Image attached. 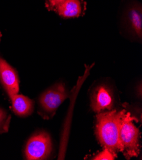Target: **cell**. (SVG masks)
I'll use <instances>...</instances> for the list:
<instances>
[{"instance_id": "1", "label": "cell", "mask_w": 142, "mask_h": 160, "mask_svg": "<svg viewBox=\"0 0 142 160\" xmlns=\"http://www.w3.org/2000/svg\"><path fill=\"white\" fill-rule=\"evenodd\" d=\"M125 110L103 111L96 115L95 132L97 138L103 148H106L115 154L122 152L120 140L121 120Z\"/></svg>"}, {"instance_id": "2", "label": "cell", "mask_w": 142, "mask_h": 160, "mask_svg": "<svg viewBox=\"0 0 142 160\" xmlns=\"http://www.w3.org/2000/svg\"><path fill=\"white\" fill-rule=\"evenodd\" d=\"M120 18L123 31L132 40H142V5L138 0H122Z\"/></svg>"}, {"instance_id": "3", "label": "cell", "mask_w": 142, "mask_h": 160, "mask_svg": "<svg viewBox=\"0 0 142 160\" xmlns=\"http://www.w3.org/2000/svg\"><path fill=\"white\" fill-rule=\"evenodd\" d=\"M134 121H138L137 118L125 110L121 120L120 140L122 146V152L128 159L138 156L140 151V132Z\"/></svg>"}, {"instance_id": "4", "label": "cell", "mask_w": 142, "mask_h": 160, "mask_svg": "<svg viewBox=\"0 0 142 160\" xmlns=\"http://www.w3.org/2000/svg\"><path fill=\"white\" fill-rule=\"evenodd\" d=\"M63 83H57L44 91L39 98V114L44 119L52 118L59 106L68 97Z\"/></svg>"}, {"instance_id": "5", "label": "cell", "mask_w": 142, "mask_h": 160, "mask_svg": "<svg viewBox=\"0 0 142 160\" xmlns=\"http://www.w3.org/2000/svg\"><path fill=\"white\" fill-rule=\"evenodd\" d=\"M52 150L51 137L46 132L34 134L27 141L25 155L27 159L40 160L48 158Z\"/></svg>"}, {"instance_id": "6", "label": "cell", "mask_w": 142, "mask_h": 160, "mask_svg": "<svg viewBox=\"0 0 142 160\" xmlns=\"http://www.w3.org/2000/svg\"><path fill=\"white\" fill-rule=\"evenodd\" d=\"M115 96L113 89L106 84H100L94 89L91 95V107L96 113L114 109Z\"/></svg>"}, {"instance_id": "7", "label": "cell", "mask_w": 142, "mask_h": 160, "mask_svg": "<svg viewBox=\"0 0 142 160\" xmlns=\"http://www.w3.org/2000/svg\"><path fill=\"white\" fill-rule=\"evenodd\" d=\"M0 82L10 97L19 91V80L17 71L0 58Z\"/></svg>"}, {"instance_id": "8", "label": "cell", "mask_w": 142, "mask_h": 160, "mask_svg": "<svg viewBox=\"0 0 142 160\" xmlns=\"http://www.w3.org/2000/svg\"><path fill=\"white\" fill-rule=\"evenodd\" d=\"M55 10L62 18H75L83 13L84 5L82 0H65L55 8Z\"/></svg>"}, {"instance_id": "9", "label": "cell", "mask_w": 142, "mask_h": 160, "mask_svg": "<svg viewBox=\"0 0 142 160\" xmlns=\"http://www.w3.org/2000/svg\"><path fill=\"white\" fill-rule=\"evenodd\" d=\"M10 98L12 100V109L15 114L21 117H27L33 113L34 103L28 97L17 93Z\"/></svg>"}, {"instance_id": "10", "label": "cell", "mask_w": 142, "mask_h": 160, "mask_svg": "<svg viewBox=\"0 0 142 160\" xmlns=\"http://www.w3.org/2000/svg\"><path fill=\"white\" fill-rule=\"evenodd\" d=\"M11 116L3 108H0V134L8 131Z\"/></svg>"}, {"instance_id": "11", "label": "cell", "mask_w": 142, "mask_h": 160, "mask_svg": "<svg viewBox=\"0 0 142 160\" xmlns=\"http://www.w3.org/2000/svg\"><path fill=\"white\" fill-rule=\"evenodd\" d=\"M117 155L113 153L112 151H110L109 149L106 148H104V149L98 153L96 155L92 157L91 159L94 160H112L115 159L117 158Z\"/></svg>"}, {"instance_id": "12", "label": "cell", "mask_w": 142, "mask_h": 160, "mask_svg": "<svg viewBox=\"0 0 142 160\" xmlns=\"http://www.w3.org/2000/svg\"><path fill=\"white\" fill-rule=\"evenodd\" d=\"M64 1L65 0H49V2L52 7L56 8L57 5H59L60 3H61Z\"/></svg>"}]
</instances>
